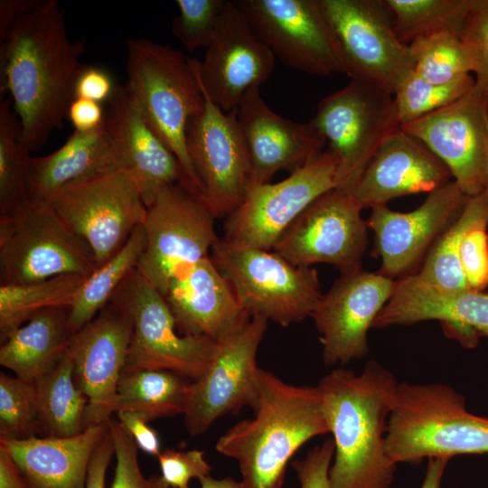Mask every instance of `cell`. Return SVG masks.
<instances>
[{"label":"cell","mask_w":488,"mask_h":488,"mask_svg":"<svg viewBox=\"0 0 488 488\" xmlns=\"http://www.w3.org/2000/svg\"><path fill=\"white\" fill-rule=\"evenodd\" d=\"M84 50V41L70 39L57 0H38L0 40V93H10L28 151L40 149L67 118Z\"/></svg>","instance_id":"cell-1"},{"label":"cell","mask_w":488,"mask_h":488,"mask_svg":"<svg viewBox=\"0 0 488 488\" xmlns=\"http://www.w3.org/2000/svg\"><path fill=\"white\" fill-rule=\"evenodd\" d=\"M399 382L376 361L357 374L338 368L317 388L334 445L331 488H389L395 472L384 440Z\"/></svg>","instance_id":"cell-2"},{"label":"cell","mask_w":488,"mask_h":488,"mask_svg":"<svg viewBox=\"0 0 488 488\" xmlns=\"http://www.w3.org/2000/svg\"><path fill=\"white\" fill-rule=\"evenodd\" d=\"M254 417L221 435L215 446L237 461L242 488H281L286 466L310 439L329 433L316 387L296 386L259 368Z\"/></svg>","instance_id":"cell-3"},{"label":"cell","mask_w":488,"mask_h":488,"mask_svg":"<svg viewBox=\"0 0 488 488\" xmlns=\"http://www.w3.org/2000/svg\"><path fill=\"white\" fill-rule=\"evenodd\" d=\"M126 50L125 87L145 122L176 156L188 188L202 198L186 141L188 125L205 101L197 60L145 38L127 39Z\"/></svg>","instance_id":"cell-4"},{"label":"cell","mask_w":488,"mask_h":488,"mask_svg":"<svg viewBox=\"0 0 488 488\" xmlns=\"http://www.w3.org/2000/svg\"><path fill=\"white\" fill-rule=\"evenodd\" d=\"M394 463L488 454V418L465 408V397L442 383H399L384 440Z\"/></svg>","instance_id":"cell-5"},{"label":"cell","mask_w":488,"mask_h":488,"mask_svg":"<svg viewBox=\"0 0 488 488\" xmlns=\"http://www.w3.org/2000/svg\"><path fill=\"white\" fill-rule=\"evenodd\" d=\"M211 258L246 313L283 327L311 316L323 296L315 268L295 266L275 251L219 239Z\"/></svg>","instance_id":"cell-6"},{"label":"cell","mask_w":488,"mask_h":488,"mask_svg":"<svg viewBox=\"0 0 488 488\" xmlns=\"http://www.w3.org/2000/svg\"><path fill=\"white\" fill-rule=\"evenodd\" d=\"M94 255L46 201L29 199L0 216V285L29 284L56 276L89 277Z\"/></svg>","instance_id":"cell-7"},{"label":"cell","mask_w":488,"mask_h":488,"mask_svg":"<svg viewBox=\"0 0 488 488\" xmlns=\"http://www.w3.org/2000/svg\"><path fill=\"white\" fill-rule=\"evenodd\" d=\"M216 216L205 202L181 183L164 188L147 207L145 247L136 270L164 296L171 286L219 240Z\"/></svg>","instance_id":"cell-8"},{"label":"cell","mask_w":488,"mask_h":488,"mask_svg":"<svg viewBox=\"0 0 488 488\" xmlns=\"http://www.w3.org/2000/svg\"><path fill=\"white\" fill-rule=\"evenodd\" d=\"M309 122L337 160V190L345 192L354 186L384 140L400 129L393 95L356 80L322 99Z\"/></svg>","instance_id":"cell-9"},{"label":"cell","mask_w":488,"mask_h":488,"mask_svg":"<svg viewBox=\"0 0 488 488\" xmlns=\"http://www.w3.org/2000/svg\"><path fill=\"white\" fill-rule=\"evenodd\" d=\"M336 40L344 74L394 95L414 71L409 45L397 35L383 0H319Z\"/></svg>","instance_id":"cell-10"},{"label":"cell","mask_w":488,"mask_h":488,"mask_svg":"<svg viewBox=\"0 0 488 488\" xmlns=\"http://www.w3.org/2000/svg\"><path fill=\"white\" fill-rule=\"evenodd\" d=\"M110 301L123 306L133 321L125 368L171 371L192 381L204 373L217 341L181 334L164 297L136 269Z\"/></svg>","instance_id":"cell-11"},{"label":"cell","mask_w":488,"mask_h":488,"mask_svg":"<svg viewBox=\"0 0 488 488\" xmlns=\"http://www.w3.org/2000/svg\"><path fill=\"white\" fill-rule=\"evenodd\" d=\"M339 186V166L328 151L320 153L286 179L249 187L224 225V239L235 245L273 249L299 215Z\"/></svg>","instance_id":"cell-12"},{"label":"cell","mask_w":488,"mask_h":488,"mask_svg":"<svg viewBox=\"0 0 488 488\" xmlns=\"http://www.w3.org/2000/svg\"><path fill=\"white\" fill-rule=\"evenodd\" d=\"M46 202L89 245L98 267L144 223L147 209L136 182L123 170L64 187Z\"/></svg>","instance_id":"cell-13"},{"label":"cell","mask_w":488,"mask_h":488,"mask_svg":"<svg viewBox=\"0 0 488 488\" xmlns=\"http://www.w3.org/2000/svg\"><path fill=\"white\" fill-rule=\"evenodd\" d=\"M267 322L252 315L217 341L206 371L190 387L183 415L191 436L204 433L223 415L254 407L259 371L256 358Z\"/></svg>","instance_id":"cell-14"},{"label":"cell","mask_w":488,"mask_h":488,"mask_svg":"<svg viewBox=\"0 0 488 488\" xmlns=\"http://www.w3.org/2000/svg\"><path fill=\"white\" fill-rule=\"evenodd\" d=\"M281 61L316 76L343 73L341 53L319 0H234Z\"/></svg>","instance_id":"cell-15"},{"label":"cell","mask_w":488,"mask_h":488,"mask_svg":"<svg viewBox=\"0 0 488 488\" xmlns=\"http://www.w3.org/2000/svg\"><path fill=\"white\" fill-rule=\"evenodd\" d=\"M361 210L350 193L331 190L299 215L273 250L297 267L324 263L342 275L359 271L369 228Z\"/></svg>","instance_id":"cell-16"},{"label":"cell","mask_w":488,"mask_h":488,"mask_svg":"<svg viewBox=\"0 0 488 488\" xmlns=\"http://www.w3.org/2000/svg\"><path fill=\"white\" fill-rule=\"evenodd\" d=\"M202 92L204 108L187 127V150L202 199L216 218L227 217L249 187V154L236 108L225 112Z\"/></svg>","instance_id":"cell-17"},{"label":"cell","mask_w":488,"mask_h":488,"mask_svg":"<svg viewBox=\"0 0 488 488\" xmlns=\"http://www.w3.org/2000/svg\"><path fill=\"white\" fill-rule=\"evenodd\" d=\"M488 98L475 83L452 103L400 129L427 147L448 168L467 196L483 190L487 162Z\"/></svg>","instance_id":"cell-18"},{"label":"cell","mask_w":488,"mask_h":488,"mask_svg":"<svg viewBox=\"0 0 488 488\" xmlns=\"http://www.w3.org/2000/svg\"><path fill=\"white\" fill-rule=\"evenodd\" d=\"M467 198L450 181L411 211H395L387 205L371 208L367 223L374 236L372 255L380 258L379 272L394 280L415 274L435 241L460 215Z\"/></svg>","instance_id":"cell-19"},{"label":"cell","mask_w":488,"mask_h":488,"mask_svg":"<svg viewBox=\"0 0 488 488\" xmlns=\"http://www.w3.org/2000/svg\"><path fill=\"white\" fill-rule=\"evenodd\" d=\"M133 334V321L110 301L70 341L68 354L77 386L88 399L85 428L106 424L116 411L117 388Z\"/></svg>","instance_id":"cell-20"},{"label":"cell","mask_w":488,"mask_h":488,"mask_svg":"<svg viewBox=\"0 0 488 488\" xmlns=\"http://www.w3.org/2000/svg\"><path fill=\"white\" fill-rule=\"evenodd\" d=\"M396 280L380 272L343 274L323 295L311 317L325 364H345L369 352L368 332L390 299Z\"/></svg>","instance_id":"cell-21"},{"label":"cell","mask_w":488,"mask_h":488,"mask_svg":"<svg viewBox=\"0 0 488 488\" xmlns=\"http://www.w3.org/2000/svg\"><path fill=\"white\" fill-rule=\"evenodd\" d=\"M274 66L273 52L235 2L227 0L204 58L197 61L202 90L221 110L231 111L270 77Z\"/></svg>","instance_id":"cell-22"},{"label":"cell","mask_w":488,"mask_h":488,"mask_svg":"<svg viewBox=\"0 0 488 488\" xmlns=\"http://www.w3.org/2000/svg\"><path fill=\"white\" fill-rule=\"evenodd\" d=\"M236 113L249 154V187L270 183L281 170L292 173L325 145L310 122H296L275 113L258 87L243 95Z\"/></svg>","instance_id":"cell-23"},{"label":"cell","mask_w":488,"mask_h":488,"mask_svg":"<svg viewBox=\"0 0 488 488\" xmlns=\"http://www.w3.org/2000/svg\"><path fill=\"white\" fill-rule=\"evenodd\" d=\"M436 320L446 337L474 348L488 336V293L467 289L438 291L412 274L395 282L394 292L372 328L408 325Z\"/></svg>","instance_id":"cell-24"},{"label":"cell","mask_w":488,"mask_h":488,"mask_svg":"<svg viewBox=\"0 0 488 488\" xmlns=\"http://www.w3.org/2000/svg\"><path fill=\"white\" fill-rule=\"evenodd\" d=\"M108 102L105 124L117 165L136 182L146 208L169 185L188 188L176 156L145 122L125 85Z\"/></svg>","instance_id":"cell-25"},{"label":"cell","mask_w":488,"mask_h":488,"mask_svg":"<svg viewBox=\"0 0 488 488\" xmlns=\"http://www.w3.org/2000/svg\"><path fill=\"white\" fill-rule=\"evenodd\" d=\"M446 165L401 129L379 146L348 192L361 208L387 205L395 198L431 192L450 182Z\"/></svg>","instance_id":"cell-26"},{"label":"cell","mask_w":488,"mask_h":488,"mask_svg":"<svg viewBox=\"0 0 488 488\" xmlns=\"http://www.w3.org/2000/svg\"><path fill=\"white\" fill-rule=\"evenodd\" d=\"M164 297L183 335L218 341L250 317L211 257L196 263Z\"/></svg>","instance_id":"cell-27"},{"label":"cell","mask_w":488,"mask_h":488,"mask_svg":"<svg viewBox=\"0 0 488 488\" xmlns=\"http://www.w3.org/2000/svg\"><path fill=\"white\" fill-rule=\"evenodd\" d=\"M108 422L68 437L0 438V446L10 454L31 488H85L90 458Z\"/></svg>","instance_id":"cell-28"},{"label":"cell","mask_w":488,"mask_h":488,"mask_svg":"<svg viewBox=\"0 0 488 488\" xmlns=\"http://www.w3.org/2000/svg\"><path fill=\"white\" fill-rule=\"evenodd\" d=\"M117 170L120 169L105 123L92 131L74 130L56 151L31 156L29 199L47 201L64 187Z\"/></svg>","instance_id":"cell-29"},{"label":"cell","mask_w":488,"mask_h":488,"mask_svg":"<svg viewBox=\"0 0 488 488\" xmlns=\"http://www.w3.org/2000/svg\"><path fill=\"white\" fill-rule=\"evenodd\" d=\"M73 335L69 307L42 310L1 343L0 364L35 382L64 357Z\"/></svg>","instance_id":"cell-30"},{"label":"cell","mask_w":488,"mask_h":488,"mask_svg":"<svg viewBox=\"0 0 488 488\" xmlns=\"http://www.w3.org/2000/svg\"><path fill=\"white\" fill-rule=\"evenodd\" d=\"M192 381L171 371L124 368L115 413L135 411L149 421L184 414Z\"/></svg>","instance_id":"cell-31"},{"label":"cell","mask_w":488,"mask_h":488,"mask_svg":"<svg viewBox=\"0 0 488 488\" xmlns=\"http://www.w3.org/2000/svg\"><path fill=\"white\" fill-rule=\"evenodd\" d=\"M478 226L488 227V210L483 192L468 196L460 215L432 245L416 276L441 292L470 289L460 264V246L466 232Z\"/></svg>","instance_id":"cell-32"},{"label":"cell","mask_w":488,"mask_h":488,"mask_svg":"<svg viewBox=\"0 0 488 488\" xmlns=\"http://www.w3.org/2000/svg\"><path fill=\"white\" fill-rule=\"evenodd\" d=\"M35 384L37 431H41L42 436L68 437L85 429L88 399L75 382L73 363L68 352Z\"/></svg>","instance_id":"cell-33"},{"label":"cell","mask_w":488,"mask_h":488,"mask_svg":"<svg viewBox=\"0 0 488 488\" xmlns=\"http://www.w3.org/2000/svg\"><path fill=\"white\" fill-rule=\"evenodd\" d=\"M85 279L80 275L65 274L34 283L0 285L1 343L39 312L70 308Z\"/></svg>","instance_id":"cell-34"},{"label":"cell","mask_w":488,"mask_h":488,"mask_svg":"<svg viewBox=\"0 0 488 488\" xmlns=\"http://www.w3.org/2000/svg\"><path fill=\"white\" fill-rule=\"evenodd\" d=\"M145 247L143 224L132 232L120 250L85 279L72 305L69 324L73 333L90 322L111 300L126 277L138 265Z\"/></svg>","instance_id":"cell-35"},{"label":"cell","mask_w":488,"mask_h":488,"mask_svg":"<svg viewBox=\"0 0 488 488\" xmlns=\"http://www.w3.org/2000/svg\"><path fill=\"white\" fill-rule=\"evenodd\" d=\"M399 40L409 45L439 33L461 37L473 0H383Z\"/></svg>","instance_id":"cell-36"},{"label":"cell","mask_w":488,"mask_h":488,"mask_svg":"<svg viewBox=\"0 0 488 488\" xmlns=\"http://www.w3.org/2000/svg\"><path fill=\"white\" fill-rule=\"evenodd\" d=\"M10 97L0 101V216L29 200L30 151L22 144L18 117Z\"/></svg>","instance_id":"cell-37"},{"label":"cell","mask_w":488,"mask_h":488,"mask_svg":"<svg viewBox=\"0 0 488 488\" xmlns=\"http://www.w3.org/2000/svg\"><path fill=\"white\" fill-rule=\"evenodd\" d=\"M409 47L415 60L414 72L430 82L447 84L474 72L472 55L457 34H432L415 40Z\"/></svg>","instance_id":"cell-38"},{"label":"cell","mask_w":488,"mask_h":488,"mask_svg":"<svg viewBox=\"0 0 488 488\" xmlns=\"http://www.w3.org/2000/svg\"><path fill=\"white\" fill-rule=\"evenodd\" d=\"M475 84L472 75L447 84L424 80L414 71L394 93L400 125L428 115L456 100Z\"/></svg>","instance_id":"cell-39"},{"label":"cell","mask_w":488,"mask_h":488,"mask_svg":"<svg viewBox=\"0 0 488 488\" xmlns=\"http://www.w3.org/2000/svg\"><path fill=\"white\" fill-rule=\"evenodd\" d=\"M38 399L34 381L0 374V438H26L37 431Z\"/></svg>","instance_id":"cell-40"},{"label":"cell","mask_w":488,"mask_h":488,"mask_svg":"<svg viewBox=\"0 0 488 488\" xmlns=\"http://www.w3.org/2000/svg\"><path fill=\"white\" fill-rule=\"evenodd\" d=\"M227 0H177L179 14L174 18L173 34L189 52L207 48Z\"/></svg>","instance_id":"cell-41"},{"label":"cell","mask_w":488,"mask_h":488,"mask_svg":"<svg viewBox=\"0 0 488 488\" xmlns=\"http://www.w3.org/2000/svg\"><path fill=\"white\" fill-rule=\"evenodd\" d=\"M108 424L117 462L111 488H169L160 476L143 475L137 459L138 447L119 421L111 418Z\"/></svg>","instance_id":"cell-42"},{"label":"cell","mask_w":488,"mask_h":488,"mask_svg":"<svg viewBox=\"0 0 488 488\" xmlns=\"http://www.w3.org/2000/svg\"><path fill=\"white\" fill-rule=\"evenodd\" d=\"M461 39L474 61L475 83L488 98V0H473Z\"/></svg>","instance_id":"cell-43"},{"label":"cell","mask_w":488,"mask_h":488,"mask_svg":"<svg viewBox=\"0 0 488 488\" xmlns=\"http://www.w3.org/2000/svg\"><path fill=\"white\" fill-rule=\"evenodd\" d=\"M161 479L169 488H189L192 478L198 480L210 474L211 465L203 452L197 449L180 451L164 449L157 455Z\"/></svg>","instance_id":"cell-44"},{"label":"cell","mask_w":488,"mask_h":488,"mask_svg":"<svg viewBox=\"0 0 488 488\" xmlns=\"http://www.w3.org/2000/svg\"><path fill=\"white\" fill-rule=\"evenodd\" d=\"M487 226H478L465 235L460 246V264L470 289L483 291L488 286Z\"/></svg>","instance_id":"cell-45"},{"label":"cell","mask_w":488,"mask_h":488,"mask_svg":"<svg viewBox=\"0 0 488 488\" xmlns=\"http://www.w3.org/2000/svg\"><path fill=\"white\" fill-rule=\"evenodd\" d=\"M333 455L334 445L330 438L313 447L305 458L293 461L300 488H331L329 470Z\"/></svg>","instance_id":"cell-46"},{"label":"cell","mask_w":488,"mask_h":488,"mask_svg":"<svg viewBox=\"0 0 488 488\" xmlns=\"http://www.w3.org/2000/svg\"><path fill=\"white\" fill-rule=\"evenodd\" d=\"M116 89L111 75L106 70L83 65L75 83L74 97L101 104L109 101Z\"/></svg>","instance_id":"cell-47"},{"label":"cell","mask_w":488,"mask_h":488,"mask_svg":"<svg viewBox=\"0 0 488 488\" xmlns=\"http://www.w3.org/2000/svg\"><path fill=\"white\" fill-rule=\"evenodd\" d=\"M115 414L138 449L157 457L161 453L160 440L157 432L148 425L147 418L141 413L128 410H118Z\"/></svg>","instance_id":"cell-48"},{"label":"cell","mask_w":488,"mask_h":488,"mask_svg":"<svg viewBox=\"0 0 488 488\" xmlns=\"http://www.w3.org/2000/svg\"><path fill=\"white\" fill-rule=\"evenodd\" d=\"M70 119L75 131L88 132L104 125L106 113L100 103L80 98H75L68 110Z\"/></svg>","instance_id":"cell-49"},{"label":"cell","mask_w":488,"mask_h":488,"mask_svg":"<svg viewBox=\"0 0 488 488\" xmlns=\"http://www.w3.org/2000/svg\"><path fill=\"white\" fill-rule=\"evenodd\" d=\"M113 455L114 443L108 424L90 458L85 488H105L106 474Z\"/></svg>","instance_id":"cell-50"},{"label":"cell","mask_w":488,"mask_h":488,"mask_svg":"<svg viewBox=\"0 0 488 488\" xmlns=\"http://www.w3.org/2000/svg\"><path fill=\"white\" fill-rule=\"evenodd\" d=\"M0 488H31L10 454L1 446Z\"/></svg>","instance_id":"cell-51"},{"label":"cell","mask_w":488,"mask_h":488,"mask_svg":"<svg viewBox=\"0 0 488 488\" xmlns=\"http://www.w3.org/2000/svg\"><path fill=\"white\" fill-rule=\"evenodd\" d=\"M38 0L0 1V40L5 37L14 22L37 4Z\"/></svg>","instance_id":"cell-52"},{"label":"cell","mask_w":488,"mask_h":488,"mask_svg":"<svg viewBox=\"0 0 488 488\" xmlns=\"http://www.w3.org/2000/svg\"><path fill=\"white\" fill-rule=\"evenodd\" d=\"M449 458L437 457L427 460V469L420 488H441V483Z\"/></svg>","instance_id":"cell-53"},{"label":"cell","mask_w":488,"mask_h":488,"mask_svg":"<svg viewBox=\"0 0 488 488\" xmlns=\"http://www.w3.org/2000/svg\"><path fill=\"white\" fill-rule=\"evenodd\" d=\"M198 481L201 488H242L241 482L231 477L216 479L209 474L200 478Z\"/></svg>","instance_id":"cell-54"},{"label":"cell","mask_w":488,"mask_h":488,"mask_svg":"<svg viewBox=\"0 0 488 488\" xmlns=\"http://www.w3.org/2000/svg\"><path fill=\"white\" fill-rule=\"evenodd\" d=\"M483 193L484 195L486 204H487V210H488V126H487V162H486V174H485V181H484V186L483 190Z\"/></svg>","instance_id":"cell-55"}]
</instances>
